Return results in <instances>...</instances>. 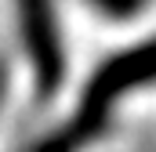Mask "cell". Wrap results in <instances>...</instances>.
Returning a JSON list of instances; mask_svg holds the SVG:
<instances>
[{
    "mask_svg": "<svg viewBox=\"0 0 156 152\" xmlns=\"http://www.w3.org/2000/svg\"><path fill=\"white\" fill-rule=\"evenodd\" d=\"M18 29L26 43V58L44 98H51L66 80V43L58 29L55 0H18Z\"/></svg>",
    "mask_w": 156,
    "mask_h": 152,
    "instance_id": "obj_1",
    "label": "cell"
},
{
    "mask_svg": "<svg viewBox=\"0 0 156 152\" xmlns=\"http://www.w3.org/2000/svg\"><path fill=\"white\" fill-rule=\"evenodd\" d=\"M149 83H156V40H145L131 51L113 54L91 76V83L83 91V112L80 116L105 119V112L113 109L116 98L138 91V87H149Z\"/></svg>",
    "mask_w": 156,
    "mask_h": 152,
    "instance_id": "obj_2",
    "label": "cell"
},
{
    "mask_svg": "<svg viewBox=\"0 0 156 152\" xmlns=\"http://www.w3.org/2000/svg\"><path fill=\"white\" fill-rule=\"evenodd\" d=\"M98 127H102V119L76 116L69 127H62V130H55L51 138H44V141L37 145V152H80L94 134H98Z\"/></svg>",
    "mask_w": 156,
    "mask_h": 152,
    "instance_id": "obj_3",
    "label": "cell"
},
{
    "mask_svg": "<svg viewBox=\"0 0 156 152\" xmlns=\"http://www.w3.org/2000/svg\"><path fill=\"white\" fill-rule=\"evenodd\" d=\"M98 11H105L109 18H127V15H134V11H142V4L145 0H91Z\"/></svg>",
    "mask_w": 156,
    "mask_h": 152,
    "instance_id": "obj_4",
    "label": "cell"
}]
</instances>
